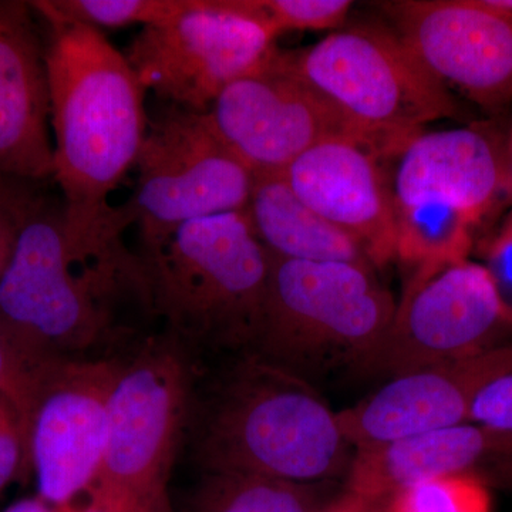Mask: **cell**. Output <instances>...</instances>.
I'll return each instance as SVG.
<instances>
[{"instance_id": "6da1fadb", "label": "cell", "mask_w": 512, "mask_h": 512, "mask_svg": "<svg viewBox=\"0 0 512 512\" xmlns=\"http://www.w3.org/2000/svg\"><path fill=\"white\" fill-rule=\"evenodd\" d=\"M126 227H70L62 200L42 194L0 276V329L36 365L84 359L116 338L117 312L134 299L150 311L140 255Z\"/></svg>"}, {"instance_id": "7a4b0ae2", "label": "cell", "mask_w": 512, "mask_h": 512, "mask_svg": "<svg viewBox=\"0 0 512 512\" xmlns=\"http://www.w3.org/2000/svg\"><path fill=\"white\" fill-rule=\"evenodd\" d=\"M45 20L53 180L70 227L96 232L128 222L110 195L136 165L148 128L144 97L124 53L103 32L29 2Z\"/></svg>"}, {"instance_id": "3957f363", "label": "cell", "mask_w": 512, "mask_h": 512, "mask_svg": "<svg viewBox=\"0 0 512 512\" xmlns=\"http://www.w3.org/2000/svg\"><path fill=\"white\" fill-rule=\"evenodd\" d=\"M188 436L202 473L345 484L356 454L312 383L255 353L238 355L207 392H194Z\"/></svg>"}, {"instance_id": "277c9868", "label": "cell", "mask_w": 512, "mask_h": 512, "mask_svg": "<svg viewBox=\"0 0 512 512\" xmlns=\"http://www.w3.org/2000/svg\"><path fill=\"white\" fill-rule=\"evenodd\" d=\"M150 312L185 348L251 353L264 319L268 252L245 212L188 222L150 254Z\"/></svg>"}, {"instance_id": "5b68a950", "label": "cell", "mask_w": 512, "mask_h": 512, "mask_svg": "<svg viewBox=\"0 0 512 512\" xmlns=\"http://www.w3.org/2000/svg\"><path fill=\"white\" fill-rule=\"evenodd\" d=\"M394 309L373 268L268 252L264 319L251 353L309 383L340 370L366 375Z\"/></svg>"}, {"instance_id": "8992f818", "label": "cell", "mask_w": 512, "mask_h": 512, "mask_svg": "<svg viewBox=\"0 0 512 512\" xmlns=\"http://www.w3.org/2000/svg\"><path fill=\"white\" fill-rule=\"evenodd\" d=\"M138 348L121 360L106 450L86 503L116 512H175L168 481L190 427L192 369L173 336Z\"/></svg>"}, {"instance_id": "52a82bcc", "label": "cell", "mask_w": 512, "mask_h": 512, "mask_svg": "<svg viewBox=\"0 0 512 512\" xmlns=\"http://www.w3.org/2000/svg\"><path fill=\"white\" fill-rule=\"evenodd\" d=\"M288 55L295 72L387 158L426 124L457 113L450 90L382 25L335 30Z\"/></svg>"}, {"instance_id": "ba28073f", "label": "cell", "mask_w": 512, "mask_h": 512, "mask_svg": "<svg viewBox=\"0 0 512 512\" xmlns=\"http://www.w3.org/2000/svg\"><path fill=\"white\" fill-rule=\"evenodd\" d=\"M134 168L136 187L123 207L137 225L140 255L156 251L188 222L245 212L255 181L205 113L173 106L148 120Z\"/></svg>"}, {"instance_id": "9c48e42d", "label": "cell", "mask_w": 512, "mask_h": 512, "mask_svg": "<svg viewBox=\"0 0 512 512\" xmlns=\"http://www.w3.org/2000/svg\"><path fill=\"white\" fill-rule=\"evenodd\" d=\"M276 37L258 0H194L181 15L144 26L124 56L146 92L205 113L229 84L274 56Z\"/></svg>"}, {"instance_id": "30bf717a", "label": "cell", "mask_w": 512, "mask_h": 512, "mask_svg": "<svg viewBox=\"0 0 512 512\" xmlns=\"http://www.w3.org/2000/svg\"><path fill=\"white\" fill-rule=\"evenodd\" d=\"M511 333L483 265L463 259L413 269L370 373L392 379L480 355L511 342Z\"/></svg>"}, {"instance_id": "8fae6325", "label": "cell", "mask_w": 512, "mask_h": 512, "mask_svg": "<svg viewBox=\"0 0 512 512\" xmlns=\"http://www.w3.org/2000/svg\"><path fill=\"white\" fill-rule=\"evenodd\" d=\"M121 360L50 362L37 379L23 416L30 474L37 495L53 505L82 504L99 474L111 390Z\"/></svg>"}, {"instance_id": "7c38bea8", "label": "cell", "mask_w": 512, "mask_h": 512, "mask_svg": "<svg viewBox=\"0 0 512 512\" xmlns=\"http://www.w3.org/2000/svg\"><path fill=\"white\" fill-rule=\"evenodd\" d=\"M205 116L254 175L282 173L329 138H356L379 150L295 72L288 52L279 50L229 84Z\"/></svg>"}, {"instance_id": "4fadbf2b", "label": "cell", "mask_w": 512, "mask_h": 512, "mask_svg": "<svg viewBox=\"0 0 512 512\" xmlns=\"http://www.w3.org/2000/svg\"><path fill=\"white\" fill-rule=\"evenodd\" d=\"M380 8L450 92L487 109L512 99L511 12L491 0H400Z\"/></svg>"}, {"instance_id": "5bb4252c", "label": "cell", "mask_w": 512, "mask_h": 512, "mask_svg": "<svg viewBox=\"0 0 512 512\" xmlns=\"http://www.w3.org/2000/svg\"><path fill=\"white\" fill-rule=\"evenodd\" d=\"M511 367L512 340L392 377L372 396L338 412L340 429L357 451L468 423L480 390Z\"/></svg>"}, {"instance_id": "9a60e30c", "label": "cell", "mask_w": 512, "mask_h": 512, "mask_svg": "<svg viewBox=\"0 0 512 512\" xmlns=\"http://www.w3.org/2000/svg\"><path fill=\"white\" fill-rule=\"evenodd\" d=\"M387 160L365 141L336 137L309 148L281 173L299 200L352 238L375 268L396 259Z\"/></svg>"}, {"instance_id": "2e32d148", "label": "cell", "mask_w": 512, "mask_h": 512, "mask_svg": "<svg viewBox=\"0 0 512 512\" xmlns=\"http://www.w3.org/2000/svg\"><path fill=\"white\" fill-rule=\"evenodd\" d=\"M389 161L394 164L387 173L394 210L440 202L478 225L510 184L500 146L478 127L421 131Z\"/></svg>"}, {"instance_id": "e0dca14e", "label": "cell", "mask_w": 512, "mask_h": 512, "mask_svg": "<svg viewBox=\"0 0 512 512\" xmlns=\"http://www.w3.org/2000/svg\"><path fill=\"white\" fill-rule=\"evenodd\" d=\"M436 477H466L512 491V434L463 423L382 446L357 450L346 490L389 498L407 485Z\"/></svg>"}, {"instance_id": "ac0fdd59", "label": "cell", "mask_w": 512, "mask_h": 512, "mask_svg": "<svg viewBox=\"0 0 512 512\" xmlns=\"http://www.w3.org/2000/svg\"><path fill=\"white\" fill-rule=\"evenodd\" d=\"M30 3L0 2V174L53 178L46 43Z\"/></svg>"}, {"instance_id": "d6986e66", "label": "cell", "mask_w": 512, "mask_h": 512, "mask_svg": "<svg viewBox=\"0 0 512 512\" xmlns=\"http://www.w3.org/2000/svg\"><path fill=\"white\" fill-rule=\"evenodd\" d=\"M245 215L255 237L271 254L376 269L352 238L299 200L281 173L255 175Z\"/></svg>"}, {"instance_id": "ffe728a7", "label": "cell", "mask_w": 512, "mask_h": 512, "mask_svg": "<svg viewBox=\"0 0 512 512\" xmlns=\"http://www.w3.org/2000/svg\"><path fill=\"white\" fill-rule=\"evenodd\" d=\"M181 512H319L345 484L296 483L234 471H207Z\"/></svg>"}, {"instance_id": "44dd1931", "label": "cell", "mask_w": 512, "mask_h": 512, "mask_svg": "<svg viewBox=\"0 0 512 512\" xmlns=\"http://www.w3.org/2000/svg\"><path fill=\"white\" fill-rule=\"evenodd\" d=\"M474 224L463 212L419 202L396 210V259L409 268L453 264L468 259Z\"/></svg>"}, {"instance_id": "7402d4cb", "label": "cell", "mask_w": 512, "mask_h": 512, "mask_svg": "<svg viewBox=\"0 0 512 512\" xmlns=\"http://www.w3.org/2000/svg\"><path fill=\"white\" fill-rule=\"evenodd\" d=\"M194 0H40L33 2L60 18L74 20L94 29L150 26L175 18Z\"/></svg>"}, {"instance_id": "603a6c76", "label": "cell", "mask_w": 512, "mask_h": 512, "mask_svg": "<svg viewBox=\"0 0 512 512\" xmlns=\"http://www.w3.org/2000/svg\"><path fill=\"white\" fill-rule=\"evenodd\" d=\"M490 488L466 477H436L407 485L387 498L384 512H491Z\"/></svg>"}, {"instance_id": "cb8c5ba5", "label": "cell", "mask_w": 512, "mask_h": 512, "mask_svg": "<svg viewBox=\"0 0 512 512\" xmlns=\"http://www.w3.org/2000/svg\"><path fill=\"white\" fill-rule=\"evenodd\" d=\"M264 19L278 33L335 30L345 23L349 0H258Z\"/></svg>"}, {"instance_id": "d4e9b609", "label": "cell", "mask_w": 512, "mask_h": 512, "mask_svg": "<svg viewBox=\"0 0 512 512\" xmlns=\"http://www.w3.org/2000/svg\"><path fill=\"white\" fill-rule=\"evenodd\" d=\"M39 185L0 174V276L8 264L20 228L42 197Z\"/></svg>"}, {"instance_id": "484cf974", "label": "cell", "mask_w": 512, "mask_h": 512, "mask_svg": "<svg viewBox=\"0 0 512 512\" xmlns=\"http://www.w3.org/2000/svg\"><path fill=\"white\" fill-rule=\"evenodd\" d=\"M29 474L22 416L12 400L0 394V495Z\"/></svg>"}, {"instance_id": "4316f807", "label": "cell", "mask_w": 512, "mask_h": 512, "mask_svg": "<svg viewBox=\"0 0 512 512\" xmlns=\"http://www.w3.org/2000/svg\"><path fill=\"white\" fill-rule=\"evenodd\" d=\"M46 365H36L22 355L0 329V394L8 397L18 407L22 421L37 379Z\"/></svg>"}, {"instance_id": "83f0119b", "label": "cell", "mask_w": 512, "mask_h": 512, "mask_svg": "<svg viewBox=\"0 0 512 512\" xmlns=\"http://www.w3.org/2000/svg\"><path fill=\"white\" fill-rule=\"evenodd\" d=\"M468 421L512 434V367L480 390Z\"/></svg>"}, {"instance_id": "f1b7e54d", "label": "cell", "mask_w": 512, "mask_h": 512, "mask_svg": "<svg viewBox=\"0 0 512 512\" xmlns=\"http://www.w3.org/2000/svg\"><path fill=\"white\" fill-rule=\"evenodd\" d=\"M483 268L505 315L512 320V220L497 237L491 239L484 252Z\"/></svg>"}, {"instance_id": "f546056e", "label": "cell", "mask_w": 512, "mask_h": 512, "mask_svg": "<svg viewBox=\"0 0 512 512\" xmlns=\"http://www.w3.org/2000/svg\"><path fill=\"white\" fill-rule=\"evenodd\" d=\"M387 498H373L346 490L319 512H384Z\"/></svg>"}, {"instance_id": "4dcf8cb0", "label": "cell", "mask_w": 512, "mask_h": 512, "mask_svg": "<svg viewBox=\"0 0 512 512\" xmlns=\"http://www.w3.org/2000/svg\"><path fill=\"white\" fill-rule=\"evenodd\" d=\"M82 504L53 505L47 503L39 495L35 497L22 498L6 508L3 512H80Z\"/></svg>"}, {"instance_id": "1f68e13d", "label": "cell", "mask_w": 512, "mask_h": 512, "mask_svg": "<svg viewBox=\"0 0 512 512\" xmlns=\"http://www.w3.org/2000/svg\"><path fill=\"white\" fill-rule=\"evenodd\" d=\"M80 512H116V511L107 510V508L99 507V505L83 503L82 508H80Z\"/></svg>"}, {"instance_id": "d6a6232c", "label": "cell", "mask_w": 512, "mask_h": 512, "mask_svg": "<svg viewBox=\"0 0 512 512\" xmlns=\"http://www.w3.org/2000/svg\"><path fill=\"white\" fill-rule=\"evenodd\" d=\"M511 220H512V215H511Z\"/></svg>"}]
</instances>
